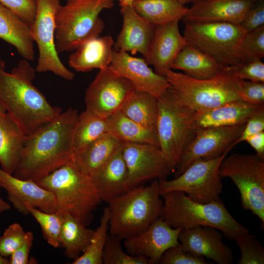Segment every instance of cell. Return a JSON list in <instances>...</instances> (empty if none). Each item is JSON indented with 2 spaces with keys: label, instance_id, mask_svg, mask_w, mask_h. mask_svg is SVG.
<instances>
[{
  "label": "cell",
  "instance_id": "obj_45",
  "mask_svg": "<svg viewBox=\"0 0 264 264\" xmlns=\"http://www.w3.org/2000/svg\"><path fill=\"white\" fill-rule=\"evenodd\" d=\"M245 33L264 25V0H257L247 10L240 24Z\"/></svg>",
  "mask_w": 264,
  "mask_h": 264
},
{
  "label": "cell",
  "instance_id": "obj_11",
  "mask_svg": "<svg viewBox=\"0 0 264 264\" xmlns=\"http://www.w3.org/2000/svg\"><path fill=\"white\" fill-rule=\"evenodd\" d=\"M228 152L212 159L196 160L175 179L158 180L161 196L170 192L180 191L198 202H221L220 195L222 192V184L219 169Z\"/></svg>",
  "mask_w": 264,
  "mask_h": 264
},
{
  "label": "cell",
  "instance_id": "obj_32",
  "mask_svg": "<svg viewBox=\"0 0 264 264\" xmlns=\"http://www.w3.org/2000/svg\"><path fill=\"white\" fill-rule=\"evenodd\" d=\"M132 6L138 13L154 25L180 20L188 10L178 0H135Z\"/></svg>",
  "mask_w": 264,
  "mask_h": 264
},
{
  "label": "cell",
  "instance_id": "obj_40",
  "mask_svg": "<svg viewBox=\"0 0 264 264\" xmlns=\"http://www.w3.org/2000/svg\"><path fill=\"white\" fill-rule=\"evenodd\" d=\"M26 232L18 223L10 224L0 236V254L4 257H9L23 242Z\"/></svg>",
  "mask_w": 264,
  "mask_h": 264
},
{
  "label": "cell",
  "instance_id": "obj_55",
  "mask_svg": "<svg viewBox=\"0 0 264 264\" xmlns=\"http://www.w3.org/2000/svg\"></svg>",
  "mask_w": 264,
  "mask_h": 264
},
{
  "label": "cell",
  "instance_id": "obj_41",
  "mask_svg": "<svg viewBox=\"0 0 264 264\" xmlns=\"http://www.w3.org/2000/svg\"><path fill=\"white\" fill-rule=\"evenodd\" d=\"M235 76L241 80L264 83V63L256 60L226 66Z\"/></svg>",
  "mask_w": 264,
  "mask_h": 264
},
{
  "label": "cell",
  "instance_id": "obj_7",
  "mask_svg": "<svg viewBox=\"0 0 264 264\" xmlns=\"http://www.w3.org/2000/svg\"><path fill=\"white\" fill-rule=\"evenodd\" d=\"M196 112L170 88L157 99L156 132L159 148L172 172L196 135Z\"/></svg>",
  "mask_w": 264,
  "mask_h": 264
},
{
  "label": "cell",
  "instance_id": "obj_29",
  "mask_svg": "<svg viewBox=\"0 0 264 264\" xmlns=\"http://www.w3.org/2000/svg\"><path fill=\"white\" fill-rule=\"evenodd\" d=\"M122 145L113 135L107 133L82 151L75 153L73 159L82 171L90 176L120 149Z\"/></svg>",
  "mask_w": 264,
  "mask_h": 264
},
{
  "label": "cell",
  "instance_id": "obj_49",
  "mask_svg": "<svg viewBox=\"0 0 264 264\" xmlns=\"http://www.w3.org/2000/svg\"><path fill=\"white\" fill-rule=\"evenodd\" d=\"M1 186L0 185V188ZM10 209V205L4 201L0 195V214L4 211H6Z\"/></svg>",
  "mask_w": 264,
  "mask_h": 264
},
{
  "label": "cell",
  "instance_id": "obj_44",
  "mask_svg": "<svg viewBox=\"0 0 264 264\" xmlns=\"http://www.w3.org/2000/svg\"><path fill=\"white\" fill-rule=\"evenodd\" d=\"M240 95L243 101L254 105H264V83L241 80Z\"/></svg>",
  "mask_w": 264,
  "mask_h": 264
},
{
  "label": "cell",
  "instance_id": "obj_1",
  "mask_svg": "<svg viewBox=\"0 0 264 264\" xmlns=\"http://www.w3.org/2000/svg\"><path fill=\"white\" fill-rule=\"evenodd\" d=\"M78 116L77 110L69 107L52 121L26 135L13 175L37 182L71 160Z\"/></svg>",
  "mask_w": 264,
  "mask_h": 264
},
{
  "label": "cell",
  "instance_id": "obj_2",
  "mask_svg": "<svg viewBox=\"0 0 264 264\" xmlns=\"http://www.w3.org/2000/svg\"><path fill=\"white\" fill-rule=\"evenodd\" d=\"M35 69L21 60L10 73L0 60V103L6 112L28 135L55 119L62 108L52 106L33 84Z\"/></svg>",
  "mask_w": 264,
  "mask_h": 264
},
{
  "label": "cell",
  "instance_id": "obj_42",
  "mask_svg": "<svg viewBox=\"0 0 264 264\" xmlns=\"http://www.w3.org/2000/svg\"><path fill=\"white\" fill-rule=\"evenodd\" d=\"M161 264H207L204 257L185 251L180 244L167 249L160 260Z\"/></svg>",
  "mask_w": 264,
  "mask_h": 264
},
{
  "label": "cell",
  "instance_id": "obj_22",
  "mask_svg": "<svg viewBox=\"0 0 264 264\" xmlns=\"http://www.w3.org/2000/svg\"><path fill=\"white\" fill-rule=\"evenodd\" d=\"M122 29L114 43L115 51L131 52L134 55L146 54L153 35L155 25L141 16L132 5L121 7Z\"/></svg>",
  "mask_w": 264,
  "mask_h": 264
},
{
  "label": "cell",
  "instance_id": "obj_30",
  "mask_svg": "<svg viewBox=\"0 0 264 264\" xmlns=\"http://www.w3.org/2000/svg\"><path fill=\"white\" fill-rule=\"evenodd\" d=\"M120 111L126 117L157 134V98L154 95L135 90Z\"/></svg>",
  "mask_w": 264,
  "mask_h": 264
},
{
  "label": "cell",
  "instance_id": "obj_13",
  "mask_svg": "<svg viewBox=\"0 0 264 264\" xmlns=\"http://www.w3.org/2000/svg\"><path fill=\"white\" fill-rule=\"evenodd\" d=\"M135 91L132 83L109 66L102 69L87 88L86 110L103 119L120 110Z\"/></svg>",
  "mask_w": 264,
  "mask_h": 264
},
{
  "label": "cell",
  "instance_id": "obj_39",
  "mask_svg": "<svg viewBox=\"0 0 264 264\" xmlns=\"http://www.w3.org/2000/svg\"><path fill=\"white\" fill-rule=\"evenodd\" d=\"M236 241L241 253L238 264H264V249L255 235L246 233Z\"/></svg>",
  "mask_w": 264,
  "mask_h": 264
},
{
  "label": "cell",
  "instance_id": "obj_54",
  "mask_svg": "<svg viewBox=\"0 0 264 264\" xmlns=\"http://www.w3.org/2000/svg\"></svg>",
  "mask_w": 264,
  "mask_h": 264
},
{
  "label": "cell",
  "instance_id": "obj_47",
  "mask_svg": "<svg viewBox=\"0 0 264 264\" xmlns=\"http://www.w3.org/2000/svg\"><path fill=\"white\" fill-rule=\"evenodd\" d=\"M34 240L32 232H26L25 238L21 244L9 256V264H27Z\"/></svg>",
  "mask_w": 264,
  "mask_h": 264
},
{
  "label": "cell",
  "instance_id": "obj_9",
  "mask_svg": "<svg viewBox=\"0 0 264 264\" xmlns=\"http://www.w3.org/2000/svg\"><path fill=\"white\" fill-rule=\"evenodd\" d=\"M185 23L183 36L188 44L210 56L224 67L242 63L239 49L245 33L240 24Z\"/></svg>",
  "mask_w": 264,
  "mask_h": 264
},
{
  "label": "cell",
  "instance_id": "obj_5",
  "mask_svg": "<svg viewBox=\"0 0 264 264\" xmlns=\"http://www.w3.org/2000/svg\"><path fill=\"white\" fill-rule=\"evenodd\" d=\"M158 180L140 185L115 198L109 203V233L121 240L147 229L161 217L163 204Z\"/></svg>",
  "mask_w": 264,
  "mask_h": 264
},
{
  "label": "cell",
  "instance_id": "obj_14",
  "mask_svg": "<svg viewBox=\"0 0 264 264\" xmlns=\"http://www.w3.org/2000/svg\"><path fill=\"white\" fill-rule=\"evenodd\" d=\"M245 123L197 129L195 137L181 154L174 171L175 177L196 160L212 159L229 152L242 133Z\"/></svg>",
  "mask_w": 264,
  "mask_h": 264
},
{
  "label": "cell",
  "instance_id": "obj_25",
  "mask_svg": "<svg viewBox=\"0 0 264 264\" xmlns=\"http://www.w3.org/2000/svg\"><path fill=\"white\" fill-rule=\"evenodd\" d=\"M114 41L110 35L89 39L73 51L69 56V66L76 71L102 69L111 63Z\"/></svg>",
  "mask_w": 264,
  "mask_h": 264
},
{
  "label": "cell",
  "instance_id": "obj_52",
  "mask_svg": "<svg viewBox=\"0 0 264 264\" xmlns=\"http://www.w3.org/2000/svg\"><path fill=\"white\" fill-rule=\"evenodd\" d=\"M0 264H9V259L0 254Z\"/></svg>",
  "mask_w": 264,
  "mask_h": 264
},
{
  "label": "cell",
  "instance_id": "obj_35",
  "mask_svg": "<svg viewBox=\"0 0 264 264\" xmlns=\"http://www.w3.org/2000/svg\"><path fill=\"white\" fill-rule=\"evenodd\" d=\"M110 218V210L107 207L104 209L99 225L94 231L89 245L84 253L73 261V264H103V253L108 236Z\"/></svg>",
  "mask_w": 264,
  "mask_h": 264
},
{
  "label": "cell",
  "instance_id": "obj_4",
  "mask_svg": "<svg viewBox=\"0 0 264 264\" xmlns=\"http://www.w3.org/2000/svg\"><path fill=\"white\" fill-rule=\"evenodd\" d=\"M37 182L54 194L57 211L69 214L87 226L91 223L102 201L90 176L73 159Z\"/></svg>",
  "mask_w": 264,
  "mask_h": 264
},
{
  "label": "cell",
  "instance_id": "obj_20",
  "mask_svg": "<svg viewBox=\"0 0 264 264\" xmlns=\"http://www.w3.org/2000/svg\"><path fill=\"white\" fill-rule=\"evenodd\" d=\"M222 235L216 228L199 225L182 228L178 241L185 251L206 257L218 264H231L233 261L232 250L222 242Z\"/></svg>",
  "mask_w": 264,
  "mask_h": 264
},
{
  "label": "cell",
  "instance_id": "obj_51",
  "mask_svg": "<svg viewBox=\"0 0 264 264\" xmlns=\"http://www.w3.org/2000/svg\"><path fill=\"white\" fill-rule=\"evenodd\" d=\"M178 1L183 5H185L188 3H194L198 1L202 0H178Z\"/></svg>",
  "mask_w": 264,
  "mask_h": 264
},
{
  "label": "cell",
  "instance_id": "obj_24",
  "mask_svg": "<svg viewBox=\"0 0 264 264\" xmlns=\"http://www.w3.org/2000/svg\"><path fill=\"white\" fill-rule=\"evenodd\" d=\"M90 177L101 201L109 203L126 192L128 173L122 147Z\"/></svg>",
  "mask_w": 264,
  "mask_h": 264
},
{
  "label": "cell",
  "instance_id": "obj_34",
  "mask_svg": "<svg viewBox=\"0 0 264 264\" xmlns=\"http://www.w3.org/2000/svg\"><path fill=\"white\" fill-rule=\"evenodd\" d=\"M107 133L109 132L106 119L86 110L78 116L73 140L74 153Z\"/></svg>",
  "mask_w": 264,
  "mask_h": 264
},
{
  "label": "cell",
  "instance_id": "obj_6",
  "mask_svg": "<svg viewBox=\"0 0 264 264\" xmlns=\"http://www.w3.org/2000/svg\"><path fill=\"white\" fill-rule=\"evenodd\" d=\"M114 0H66L55 17V43L58 54L72 51L87 40L98 37L105 24L100 13Z\"/></svg>",
  "mask_w": 264,
  "mask_h": 264
},
{
  "label": "cell",
  "instance_id": "obj_17",
  "mask_svg": "<svg viewBox=\"0 0 264 264\" xmlns=\"http://www.w3.org/2000/svg\"><path fill=\"white\" fill-rule=\"evenodd\" d=\"M0 185L7 193L13 207L24 215L29 214V205L46 213L57 211L54 194L30 179L18 178L3 171L0 167Z\"/></svg>",
  "mask_w": 264,
  "mask_h": 264
},
{
  "label": "cell",
  "instance_id": "obj_48",
  "mask_svg": "<svg viewBox=\"0 0 264 264\" xmlns=\"http://www.w3.org/2000/svg\"><path fill=\"white\" fill-rule=\"evenodd\" d=\"M256 152V154L264 160V131L255 134L246 140Z\"/></svg>",
  "mask_w": 264,
  "mask_h": 264
},
{
  "label": "cell",
  "instance_id": "obj_19",
  "mask_svg": "<svg viewBox=\"0 0 264 264\" xmlns=\"http://www.w3.org/2000/svg\"><path fill=\"white\" fill-rule=\"evenodd\" d=\"M177 20L155 25L154 33L144 59L155 72L165 76L172 69L177 54L187 44L179 30Z\"/></svg>",
  "mask_w": 264,
  "mask_h": 264
},
{
  "label": "cell",
  "instance_id": "obj_27",
  "mask_svg": "<svg viewBox=\"0 0 264 264\" xmlns=\"http://www.w3.org/2000/svg\"><path fill=\"white\" fill-rule=\"evenodd\" d=\"M25 134L6 112H0V167L13 175L18 165Z\"/></svg>",
  "mask_w": 264,
  "mask_h": 264
},
{
  "label": "cell",
  "instance_id": "obj_31",
  "mask_svg": "<svg viewBox=\"0 0 264 264\" xmlns=\"http://www.w3.org/2000/svg\"><path fill=\"white\" fill-rule=\"evenodd\" d=\"M60 235L61 245L65 255L74 260L84 253L92 240L94 230L67 213H63Z\"/></svg>",
  "mask_w": 264,
  "mask_h": 264
},
{
  "label": "cell",
  "instance_id": "obj_33",
  "mask_svg": "<svg viewBox=\"0 0 264 264\" xmlns=\"http://www.w3.org/2000/svg\"><path fill=\"white\" fill-rule=\"evenodd\" d=\"M109 132L121 142L145 143L159 148L157 134L124 115L120 110L106 119Z\"/></svg>",
  "mask_w": 264,
  "mask_h": 264
},
{
  "label": "cell",
  "instance_id": "obj_36",
  "mask_svg": "<svg viewBox=\"0 0 264 264\" xmlns=\"http://www.w3.org/2000/svg\"><path fill=\"white\" fill-rule=\"evenodd\" d=\"M26 209L40 224L47 243L54 248L60 246L64 214L58 211L46 213L29 205L26 206Z\"/></svg>",
  "mask_w": 264,
  "mask_h": 264
},
{
  "label": "cell",
  "instance_id": "obj_37",
  "mask_svg": "<svg viewBox=\"0 0 264 264\" xmlns=\"http://www.w3.org/2000/svg\"><path fill=\"white\" fill-rule=\"evenodd\" d=\"M121 240L112 234L108 235L103 250L102 260L104 264H149L142 257L135 256L125 252L120 243Z\"/></svg>",
  "mask_w": 264,
  "mask_h": 264
},
{
  "label": "cell",
  "instance_id": "obj_21",
  "mask_svg": "<svg viewBox=\"0 0 264 264\" xmlns=\"http://www.w3.org/2000/svg\"><path fill=\"white\" fill-rule=\"evenodd\" d=\"M257 0H202L193 3L182 19L185 22H229L240 24Z\"/></svg>",
  "mask_w": 264,
  "mask_h": 264
},
{
  "label": "cell",
  "instance_id": "obj_16",
  "mask_svg": "<svg viewBox=\"0 0 264 264\" xmlns=\"http://www.w3.org/2000/svg\"><path fill=\"white\" fill-rule=\"evenodd\" d=\"M181 229L171 227L159 218L145 230L125 239L124 246L129 254L144 257L149 264H158L167 249L180 244Z\"/></svg>",
  "mask_w": 264,
  "mask_h": 264
},
{
  "label": "cell",
  "instance_id": "obj_28",
  "mask_svg": "<svg viewBox=\"0 0 264 264\" xmlns=\"http://www.w3.org/2000/svg\"><path fill=\"white\" fill-rule=\"evenodd\" d=\"M224 67L210 56L187 44L177 54L172 69L181 70L191 78L203 80L219 74Z\"/></svg>",
  "mask_w": 264,
  "mask_h": 264
},
{
  "label": "cell",
  "instance_id": "obj_23",
  "mask_svg": "<svg viewBox=\"0 0 264 264\" xmlns=\"http://www.w3.org/2000/svg\"><path fill=\"white\" fill-rule=\"evenodd\" d=\"M264 108V105H254L241 99L230 101L212 109L196 112L194 126L197 130L245 123L253 114Z\"/></svg>",
  "mask_w": 264,
  "mask_h": 264
},
{
  "label": "cell",
  "instance_id": "obj_53",
  "mask_svg": "<svg viewBox=\"0 0 264 264\" xmlns=\"http://www.w3.org/2000/svg\"><path fill=\"white\" fill-rule=\"evenodd\" d=\"M6 112V110L3 107V106L0 103V112Z\"/></svg>",
  "mask_w": 264,
  "mask_h": 264
},
{
  "label": "cell",
  "instance_id": "obj_15",
  "mask_svg": "<svg viewBox=\"0 0 264 264\" xmlns=\"http://www.w3.org/2000/svg\"><path fill=\"white\" fill-rule=\"evenodd\" d=\"M122 153L128 173L127 191L151 179H161L172 172L160 148L155 145L123 143Z\"/></svg>",
  "mask_w": 264,
  "mask_h": 264
},
{
  "label": "cell",
  "instance_id": "obj_50",
  "mask_svg": "<svg viewBox=\"0 0 264 264\" xmlns=\"http://www.w3.org/2000/svg\"><path fill=\"white\" fill-rule=\"evenodd\" d=\"M118 1L121 7H122L132 5L135 0H118Z\"/></svg>",
  "mask_w": 264,
  "mask_h": 264
},
{
  "label": "cell",
  "instance_id": "obj_12",
  "mask_svg": "<svg viewBox=\"0 0 264 264\" xmlns=\"http://www.w3.org/2000/svg\"><path fill=\"white\" fill-rule=\"evenodd\" d=\"M60 5V0H37L35 19L30 26L32 38L39 50L35 70L39 73L51 72L72 81L75 74L62 62L55 46V17Z\"/></svg>",
  "mask_w": 264,
  "mask_h": 264
},
{
  "label": "cell",
  "instance_id": "obj_26",
  "mask_svg": "<svg viewBox=\"0 0 264 264\" xmlns=\"http://www.w3.org/2000/svg\"><path fill=\"white\" fill-rule=\"evenodd\" d=\"M0 39L15 47L25 60L35 58L30 27L11 10L0 3Z\"/></svg>",
  "mask_w": 264,
  "mask_h": 264
},
{
  "label": "cell",
  "instance_id": "obj_8",
  "mask_svg": "<svg viewBox=\"0 0 264 264\" xmlns=\"http://www.w3.org/2000/svg\"><path fill=\"white\" fill-rule=\"evenodd\" d=\"M165 76L170 88L187 106L195 111L214 109L226 103L241 99V79L225 66L219 74L198 80L171 69Z\"/></svg>",
  "mask_w": 264,
  "mask_h": 264
},
{
  "label": "cell",
  "instance_id": "obj_10",
  "mask_svg": "<svg viewBox=\"0 0 264 264\" xmlns=\"http://www.w3.org/2000/svg\"><path fill=\"white\" fill-rule=\"evenodd\" d=\"M220 177H229L238 189L242 206L264 224V160L256 154L233 153L220 163Z\"/></svg>",
  "mask_w": 264,
  "mask_h": 264
},
{
  "label": "cell",
  "instance_id": "obj_38",
  "mask_svg": "<svg viewBox=\"0 0 264 264\" xmlns=\"http://www.w3.org/2000/svg\"><path fill=\"white\" fill-rule=\"evenodd\" d=\"M239 56L242 63L262 60L264 57V25L244 34Z\"/></svg>",
  "mask_w": 264,
  "mask_h": 264
},
{
  "label": "cell",
  "instance_id": "obj_3",
  "mask_svg": "<svg viewBox=\"0 0 264 264\" xmlns=\"http://www.w3.org/2000/svg\"><path fill=\"white\" fill-rule=\"evenodd\" d=\"M164 200L161 217L174 228L210 226L219 229L231 240L249 233L238 222L222 201L202 203L190 199L183 192L173 191L161 196Z\"/></svg>",
  "mask_w": 264,
  "mask_h": 264
},
{
  "label": "cell",
  "instance_id": "obj_46",
  "mask_svg": "<svg viewBox=\"0 0 264 264\" xmlns=\"http://www.w3.org/2000/svg\"><path fill=\"white\" fill-rule=\"evenodd\" d=\"M264 130V108L253 114L247 121L245 126L234 146L245 140L250 136Z\"/></svg>",
  "mask_w": 264,
  "mask_h": 264
},
{
  "label": "cell",
  "instance_id": "obj_18",
  "mask_svg": "<svg viewBox=\"0 0 264 264\" xmlns=\"http://www.w3.org/2000/svg\"><path fill=\"white\" fill-rule=\"evenodd\" d=\"M148 65L144 59L113 50L109 66L129 80L135 91L148 93L158 99L170 88V84L165 76L156 73Z\"/></svg>",
  "mask_w": 264,
  "mask_h": 264
},
{
  "label": "cell",
  "instance_id": "obj_43",
  "mask_svg": "<svg viewBox=\"0 0 264 264\" xmlns=\"http://www.w3.org/2000/svg\"><path fill=\"white\" fill-rule=\"evenodd\" d=\"M0 3L13 12L29 25L33 23L36 15L37 0H0Z\"/></svg>",
  "mask_w": 264,
  "mask_h": 264
}]
</instances>
